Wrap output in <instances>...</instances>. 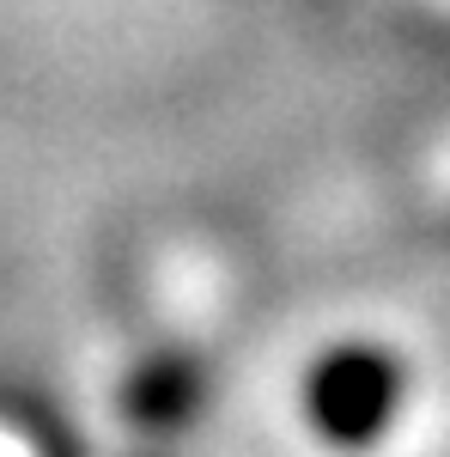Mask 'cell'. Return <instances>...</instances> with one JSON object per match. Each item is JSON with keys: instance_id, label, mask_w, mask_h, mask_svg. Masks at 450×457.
Segmentation results:
<instances>
[{"instance_id": "cell-1", "label": "cell", "mask_w": 450, "mask_h": 457, "mask_svg": "<svg viewBox=\"0 0 450 457\" xmlns=\"http://www.w3.org/2000/svg\"><path fill=\"white\" fill-rule=\"evenodd\" d=\"M402 396H408V372L396 353L335 348L305 378V421L316 427V439H329L341 452H365L389 433Z\"/></svg>"}, {"instance_id": "cell-2", "label": "cell", "mask_w": 450, "mask_h": 457, "mask_svg": "<svg viewBox=\"0 0 450 457\" xmlns=\"http://www.w3.org/2000/svg\"><path fill=\"white\" fill-rule=\"evenodd\" d=\"M195 403H201V372L195 366H183V360H159V366H146L128 390V409H135V421L146 427H176L195 415Z\"/></svg>"}]
</instances>
